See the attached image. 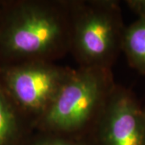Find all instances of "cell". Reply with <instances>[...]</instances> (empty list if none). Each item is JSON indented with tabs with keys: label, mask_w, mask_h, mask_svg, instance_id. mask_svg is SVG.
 <instances>
[{
	"label": "cell",
	"mask_w": 145,
	"mask_h": 145,
	"mask_svg": "<svg viewBox=\"0 0 145 145\" xmlns=\"http://www.w3.org/2000/svg\"><path fill=\"white\" fill-rule=\"evenodd\" d=\"M122 50L131 66L145 73V18H139L125 28Z\"/></svg>",
	"instance_id": "7"
},
{
	"label": "cell",
	"mask_w": 145,
	"mask_h": 145,
	"mask_svg": "<svg viewBox=\"0 0 145 145\" xmlns=\"http://www.w3.org/2000/svg\"><path fill=\"white\" fill-rule=\"evenodd\" d=\"M1 2H2V0H0V10H1Z\"/></svg>",
	"instance_id": "10"
},
{
	"label": "cell",
	"mask_w": 145,
	"mask_h": 145,
	"mask_svg": "<svg viewBox=\"0 0 145 145\" xmlns=\"http://www.w3.org/2000/svg\"><path fill=\"white\" fill-rule=\"evenodd\" d=\"M70 0H2L0 65L55 62L70 50Z\"/></svg>",
	"instance_id": "1"
},
{
	"label": "cell",
	"mask_w": 145,
	"mask_h": 145,
	"mask_svg": "<svg viewBox=\"0 0 145 145\" xmlns=\"http://www.w3.org/2000/svg\"><path fill=\"white\" fill-rule=\"evenodd\" d=\"M91 135L99 145H145V114L134 95L115 85Z\"/></svg>",
	"instance_id": "5"
},
{
	"label": "cell",
	"mask_w": 145,
	"mask_h": 145,
	"mask_svg": "<svg viewBox=\"0 0 145 145\" xmlns=\"http://www.w3.org/2000/svg\"><path fill=\"white\" fill-rule=\"evenodd\" d=\"M32 131L0 83V145H25Z\"/></svg>",
	"instance_id": "6"
},
{
	"label": "cell",
	"mask_w": 145,
	"mask_h": 145,
	"mask_svg": "<svg viewBox=\"0 0 145 145\" xmlns=\"http://www.w3.org/2000/svg\"><path fill=\"white\" fill-rule=\"evenodd\" d=\"M25 145H89L84 137L51 134L33 131Z\"/></svg>",
	"instance_id": "8"
},
{
	"label": "cell",
	"mask_w": 145,
	"mask_h": 145,
	"mask_svg": "<svg viewBox=\"0 0 145 145\" xmlns=\"http://www.w3.org/2000/svg\"><path fill=\"white\" fill-rule=\"evenodd\" d=\"M73 70L50 61L0 65V83L33 129L34 123L49 108Z\"/></svg>",
	"instance_id": "4"
},
{
	"label": "cell",
	"mask_w": 145,
	"mask_h": 145,
	"mask_svg": "<svg viewBox=\"0 0 145 145\" xmlns=\"http://www.w3.org/2000/svg\"><path fill=\"white\" fill-rule=\"evenodd\" d=\"M126 3L139 18H145V0H128Z\"/></svg>",
	"instance_id": "9"
},
{
	"label": "cell",
	"mask_w": 145,
	"mask_h": 145,
	"mask_svg": "<svg viewBox=\"0 0 145 145\" xmlns=\"http://www.w3.org/2000/svg\"><path fill=\"white\" fill-rule=\"evenodd\" d=\"M144 114H145V109H144Z\"/></svg>",
	"instance_id": "11"
},
{
	"label": "cell",
	"mask_w": 145,
	"mask_h": 145,
	"mask_svg": "<svg viewBox=\"0 0 145 145\" xmlns=\"http://www.w3.org/2000/svg\"><path fill=\"white\" fill-rule=\"evenodd\" d=\"M69 52L79 67L111 69L122 49L124 27L113 0H70Z\"/></svg>",
	"instance_id": "3"
},
{
	"label": "cell",
	"mask_w": 145,
	"mask_h": 145,
	"mask_svg": "<svg viewBox=\"0 0 145 145\" xmlns=\"http://www.w3.org/2000/svg\"><path fill=\"white\" fill-rule=\"evenodd\" d=\"M115 86L111 69L78 67L33 131L85 137L89 135Z\"/></svg>",
	"instance_id": "2"
}]
</instances>
